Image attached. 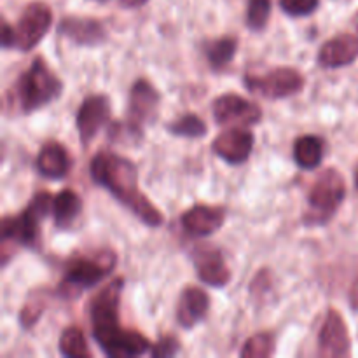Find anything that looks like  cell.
Wrapping results in <instances>:
<instances>
[{
    "label": "cell",
    "instance_id": "obj_30",
    "mask_svg": "<svg viewBox=\"0 0 358 358\" xmlns=\"http://www.w3.org/2000/svg\"><path fill=\"white\" fill-rule=\"evenodd\" d=\"M0 41H2V49L14 48V28L2 20V31H0Z\"/></svg>",
    "mask_w": 358,
    "mask_h": 358
},
{
    "label": "cell",
    "instance_id": "obj_8",
    "mask_svg": "<svg viewBox=\"0 0 358 358\" xmlns=\"http://www.w3.org/2000/svg\"><path fill=\"white\" fill-rule=\"evenodd\" d=\"M159 101V93H157V90L149 80H136L133 84L131 91H129L128 119H126L128 122L122 126L124 133H128V136H133V138L138 140L142 136L143 128L156 119Z\"/></svg>",
    "mask_w": 358,
    "mask_h": 358
},
{
    "label": "cell",
    "instance_id": "obj_13",
    "mask_svg": "<svg viewBox=\"0 0 358 358\" xmlns=\"http://www.w3.org/2000/svg\"><path fill=\"white\" fill-rule=\"evenodd\" d=\"M192 262H194L196 273L198 278L203 283L215 289H222L231 282V269L226 264L222 252L215 247H208V245H201L196 248L194 255H192Z\"/></svg>",
    "mask_w": 358,
    "mask_h": 358
},
{
    "label": "cell",
    "instance_id": "obj_32",
    "mask_svg": "<svg viewBox=\"0 0 358 358\" xmlns=\"http://www.w3.org/2000/svg\"><path fill=\"white\" fill-rule=\"evenodd\" d=\"M355 187H357V191H358V166H357V170H355Z\"/></svg>",
    "mask_w": 358,
    "mask_h": 358
},
{
    "label": "cell",
    "instance_id": "obj_2",
    "mask_svg": "<svg viewBox=\"0 0 358 358\" xmlns=\"http://www.w3.org/2000/svg\"><path fill=\"white\" fill-rule=\"evenodd\" d=\"M90 171L93 180L107 189L140 222L149 227L163 224V213L140 191L138 170L131 161L114 152H98L91 161Z\"/></svg>",
    "mask_w": 358,
    "mask_h": 358
},
{
    "label": "cell",
    "instance_id": "obj_20",
    "mask_svg": "<svg viewBox=\"0 0 358 358\" xmlns=\"http://www.w3.org/2000/svg\"><path fill=\"white\" fill-rule=\"evenodd\" d=\"M83 212V199L72 189H63L52 199V217L59 229H69Z\"/></svg>",
    "mask_w": 358,
    "mask_h": 358
},
{
    "label": "cell",
    "instance_id": "obj_5",
    "mask_svg": "<svg viewBox=\"0 0 358 358\" xmlns=\"http://www.w3.org/2000/svg\"><path fill=\"white\" fill-rule=\"evenodd\" d=\"M115 264H117L115 252L108 248L76 259L65 271V276L58 285V294L65 299L79 297L84 290L93 289L105 276L110 275L115 269Z\"/></svg>",
    "mask_w": 358,
    "mask_h": 358
},
{
    "label": "cell",
    "instance_id": "obj_27",
    "mask_svg": "<svg viewBox=\"0 0 358 358\" xmlns=\"http://www.w3.org/2000/svg\"><path fill=\"white\" fill-rule=\"evenodd\" d=\"M320 6V0H280V7L292 17L310 16Z\"/></svg>",
    "mask_w": 358,
    "mask_h": 358
},
{
    "label": "cell",
    "instance_id": "obj_28",
    "mask_svg": "<svg viewBox=\"0 0 358 358\" xmlns=\"http://www.w3.org/2000/svg\"><path fill=\"white\" fill-rule=\"evenodd\" d=\"M44 301L38 299V301H28L27 304L23 306L20 313V324L23 329H31L38 320H41L42 313H44Z\"/></svg>",
    "mask_w": 358,
    "mask_h": 358
},
{
    "label": "cell",
    "instance_id": "obj_4",
    "mask_svg": "<svg viewBox=\"0 0 358 358\" xmlns=\"http://www.w3.org/2000/svg\"><path fill=\"white\" fill-rule=\"evenodd\" d=\"M62 91L63 84L59 77L49 69L42 56H37L14 84L13 108L21 114H31L55 101Z\"/></svg>",
    "mask_w": 358,
    "mask_h": 358
},
{
    "label": "cell",
    "instance_id": "obj_18",
    "mask_svg": "<svg viewBox=\"0 0 358 358\" xmlns=\"http://www.w3.org/2000/svg\"><path fill=\"white\" fill-rule=\"evenodd\" d=\"M210 310V297L199 287H185L177 306V322L184 329H192L205 320Z\"/></svg>",
    "mask_w": 358,
    "mask_h": 358
},
{
    "label": "cell",
    "instance_id": "obj_16",
    "mask_svg": "<svg viewBox=\"0 0 358 358\" xmlns=\"http://www.w3.org/2000/svg\"><path fill=\"white\" fill-rule=\"evenodd\" d=\"M226 222V210L222 206L194 205L182 213L180 224L191 236L205 238L217 233Z\"/></svg>",
    "mask_w": 358,
    "mask_h": 358
},
{
    "label": "cell",
    "instance_id": "obj_3",
    "mask_svg": "<svg viewBox=\"0 0 358 358\" xmlns=\"http://www.w3.org/2000/svg\"><path fill=\"white\" fill-rule=\"evenodd\" d=\"M52 199L49 192H38L34 196L27 208L17 215H7L0 227V259L6 266L16 247H35L38 241V226L52 210Z\"/></svg>",
    "mask_w": 358,
    "mask_h": 358
},
{
    "label": "cell",
    "instance_id": "obj_29",
    "mask_svg": "<svg viewBox=\"0 0 358 358\" xmlns=\"http://www.w3.org/2000/svg\"><path fill=\"white\" fill-rule=\"evenodd\" d=\"M178 350H180V345H178L177 339L173 336H164L154 345V348L150 350V355L156 358H168L177 355Z\"/></svg>",
    "mask_w": 358,
    "mask_h": 358
},
{
    "label": "cell",
    "instance_id": "obj_25",
    "mask_svg": "<svg viewBox=\"0 0 358 358\" xmlns=\"http://www.w3.org/2000/svg\"><path fill=\"white\" fill-rule=\"evenodd\" d=\"M275 353V336L266 334V332H261V334L252 336L250 339H247V343L241 348L240 357L243 358H268Z\"/></svg>",
    "mask_w": 358,
    "mask_h": 358
},
{
    "label": "cell",
    "instance_id": "obj_10",
    "mask_svg": "<svg viewBox=\"0 0 358 358\" xmlns=\"http://www.w3.org/2000/svg\"><path fill=\"white\" fill-rule=\"evenodd\" d=\"M213 117L220 126H254L262 119L259 105L238 94H222L213 101Z\"/></svg>",
    "mask_w": 358,
    "mask_h": 358
},
{
    "label": "cell",
    "instance_id": "obj_33",
    "mask_svg": "<svg viewBox=\"0 0 358 358\" xmlns=\"http://www.w3.org/2000/svg\"><path fill=\"white\" fill-rule=\"evenodd\" d=\"M98 2H107V0H98Z\"/></svg>",
    "mask_w": 358,
    "mask_h": 358
},
{
    "label": "cell",
    "instance_id": "obj_23",
    "mask_svg": "<svg viewBox=\"0 0 358 358\" xmlns=\"http://www.w3.org/2000/svg\"><path fill=\"white\" fill-rule=\"evenodd\" d=\"M59 353L63 357L69 358H90L91 352L90 346H87L86 338H84V332L79 327L72 325V327H66L63 331V334L59 336Z\"/></svg>",
    "mask_w": 358,
    "mask_h": 358
},
{
    "label": "cell",
    "instance_id": "obj_1",
    "mask_svg": "<svg viewBox=\"0 0 358 358\" xmlns=\"http://www.w3.org/2000/svg\"><path fill=\"white\" fill-rule=\"evenodd\" d=\"M124 289V280L115 278L91 301L90 317L93 338L101 352L112 358H131L145 355L150 341L135 331H124L119 325V304Z\"/></svg>",
    "mask_w": 358,
    "mask_h": 358
},
{
    "label": "cell",
    "instance_id": "obj_15",
    "mask_svg": "<svg viewBox=\"0 0 358 358\" xmlns=\"http://www.w3.org/2000/svg\"><path fill=\"white\" fill-rule=\"evenodd\" d=\"M58 31L77 45H86V48H96L108 38L107 28L94 17L66 16L59 21Z\"/></svg>",
    "mask_w": 358,
    "mask_h": 358
},
{
    "label": "cell",
    "instance_id": "obj_22",
    "mask_svg": "<svg viewBox=\"0 0 358 358\" xmlns=\"http://www.w3.org/2000/svg\"><path fill=\"white\" fill-rule=\"evenodd\" d=\"M238 51V41L234 37H220L206 44L205 55L213 70H222L233 62Z\"/></svg>",
    "mask_w": 358,
    "mask_h": 358
},
{
    "label": "cell",
    "instance_id": "obj_26",
    "mask_svg": "<svg viewBox=\"0 0 358 358\" xmlns=\"http://www.w3.org/2000/svg\"><path fill=\"white\" fill-rule=\"evenodd\" d=\"M269 16H271V0H248L247 24L250 30H264Z\"/></svg>",
    "mask_w": 358,
    "mask_h": 358
},
{
    "label": "cell",
    "instance_id": "obj_19",
    "mask_svg": "<svg viewBox=\"0 0 358 358\" xmlns=\"http://www.w3.org/2000/svg\"><path fill=\"white\" fill-rule=\"evenodd\" d=\"M37 170L45 178H65L70 170V157L65 147L56 142L45 143L37 156Z\"/></svg>",
    "mask_w": 358,
    "mask_h": 358
},
{
    "label": "cell",
    "instance_id": "obj_17",
    "mask_svg": "<svg viewBox=\"0 0 358 358\" xmlns=\"http://www.w3.org/2000/svg\"><path fill=\"white\" fill-rule=\"evenodd\" d=\"M358 58V38L353 35H338L320 48L317 56L318 65L324 69H343Z\"/></svg>",
    "mask_w": 358,
    "mask_h": 358
},
{
    "label": "cell",
    "instance_id": "obj_9",
    "mask_svg": "<svg viewBox=\"0 0 358 358\" xmlns=\"http://www.w3.org/2000/svg\"><path fill=\"white\" fill-rule=\"evenodd\" d=\"M52 24V10L44 2H31L24 7L14 28V48L31 51L48 35Z\"/></svg>",
    "mask_w": 358,
    "mask_h": 358
},
{
    "label": "cell",
    "instance_id": "obj_21",
    "mask_svg": "<svg viewBox=\"0 0 358 358\" xmlns=\"http://www.w3.org/2000/svg\"><path fill=\"white\" fill-rule=\"evenodd\" d=\"M294 159L303 170H315L324 159V142L317 135H303L294 143Z\"/></svg>",
    "mask_w": 358,
    "mask_h": 358
},
{
    "label": "cell",
    "instance_id": "obj_7",
    "mask_svg": "<svg viewBox=\"0 0 358 358\" xmlns=\"http://www.w3.org/2000/svg\"><path fill=\"white\" fill-rule=\"evenodd\" d=\"M245 86L250 93L268 98V100H283V98L294 96L303 91L304 77L299 70L290 69V66H280V69H273L262 73V76L247 73Z\"/></svg>",
    "mask_w": 358,
    "mask_h": 358
},
{
    "label": "cell",
    "instance_id": "obj_6",
    "mask_svg": "<svg viewBox=\"0 0 358 358\" xmlns=\"http://www.w3.org/2000/svg\"><path fill=\"white\" fill-rule=\"evenodd\" d=\"M345 198V177L334 168H327L325 171H322V175L311 187L304 224L306 226H325L327 222H331Z\"/></svg>",
    "mask_w": 358,
    "mask_h": 358
},
{
    "label": "cell",
    "instance_id": "obj_14",
    "mask_svg": "<svg viewBox=\"0 0 358 358\" xmlns=\"http://www.w3.org/2000/svg\"><path fill=\"white\" fill-rule=\"evenodd\" d=\"M318 348L324 357H346L350 353L352 339L339 311L329 310L318 332Z\"/></svg>",
    "mask_w": 358,
    "mask_h": 358
},
{
    "label": "cell",
    "instance_id": "obj_31",
    "mask_svg": "<svg viewBox=\"0 0 358 358\" xmlns=\"http://www.w3.org/2000/svg\"><path fill=\"white\" fill-rule=\"evenodd\" d=\"M147 2H149V0H121L122 6L129 7V9H135V7H142V6H145Z\"/></svg>",
    "mask_w": 358,
    "mask_h": 358
},
{
    "label": "cell",
    "instance_id": "obj_24",
    "mask_svg": "<svg viewBox=\"0 0 358 358\" xmlns=\"http://www.w3.org/2000/svg\"><path fill=\"white\" fill-rule=\"evenodd\" d=\"M168 131L175 136H182V138H203L208 133V126L199 115L185 114L171 122L168 126Z\"/></svg>",
    "mask_w": 358,
    "mask_h": 358
},
{
    "label": "cell",
    "instance_id": "obj_11",
    "mask_svg": "<svg viewBox=\"0 0 358 358\" xmlns=\"http://www.w3.org/2000/svg\"><path fill=\"white\" fill-rule=\"evenodd\" d=\"M108 119H110V101H108V98L103 96V94L87 96L80 103L76 117L80 143L90 145L94 140V136L98 135V131L107 124Z\"/></svg>",
    "mask_w": 358,
    "mask_h": 358
},
{
    "label": "cell",
    "instance_id": "obj_12",
    "mask_svg": "<svg viewBox=\"0 0 358 358\" xmlns=\"http://www.w3.org/2000/svg\"><path fill=\"white\" fill-rule=\"evenodd\" d=\"M255 136L245 126H234L226 129L213 140L212 149L215 156L229 164H241L252 156Z\"/></svg>",
    "mask_w": 358,
    "mask_h": 358
}]
</instances>
